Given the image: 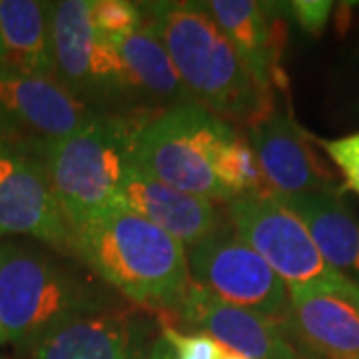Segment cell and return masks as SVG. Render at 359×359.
Instances as JSON below:
<instances>
[{"instance_id":"obj_23","label":"cell","mask_w":359,"mask_h":359,"mask_svg":"<svg viewBox=\"0 0 359 359\" xmlns=\"http://www.w3.org/2000/svg\"><path fill=\"white\" fill-rule=\"evenodd\" d=\"M334 4L327 0H295L290 2V11L294 13L297 25L309 34H321L330 22Z\"/></svg>"},{"instance_id":"obj_3","label":"cell","mask_w":359,"mask_h":359,"mask_svg":"<svg viewBox=\"0 0 359 359\" xmlns=\"http://www.w3.org/2000/svg\"><path fill=\"white\" fill-rule=\"evenodd\" d=\"M92 276L62 262L54 250L0 240V346L28 349L65 321L112 308L108 285Z\"/></svg>"},{"instance_id":"obj_14","label":"cell","mask_w":359,"mask_h":359,"mask_svg":"<svg viewBox=\"0 0 359 359\" xmlns=\"http://www.w3.org/2000/svg\"><path fill=\"white\" fill-rule=\"evenodd\" d=\"M118 205L166 231L186 250L228 224V218H224L214 202L176 190L142 174L134 166L120 188Z\"/></svg>"},{"instance_id":"obj_2","label":"cell","mask_w":359,"mask_h":359,"mask_svg":"<svg viewBox=\"0 0 359 359\" xmlns=\"http://www.w3.org/2000/svg\"><path fill=\"white\" fill-rule=\"evenodd\" d=\"M144 22L164 44L196 106L222 120L254 124L273 110L204 2H146Z\"/></svg>"},{"instance_id":"obj_13","label":"cell","mask_w":359,"mask_h":359,"mask_svg":"<svg viewBox=\"0 0 359 359\" xmlns=\"http://www.w3.org/2000/svg\"><path fill=\"white\" fill-rule=\"evenodd\" d=\"M182 325L204 334L230 353L248 359H299L280 323L252 309L224 304L190 283L188 294L174 311Z\"/></svg>"},{"instance_id":"obj_22","label":"cell","mask_w":359,"mask_h":359,"mask_svg":"<svg viewBox=\"0 0 359 359\" xmlns=\"http://www.w3.org/2000/svg\"><path fill=\"white\" fill-rule=\"evenodd\" d=\"M318 144L344 174L347 190L359 196V132L334 140H318Z\"/></svg>"},{"instance_id":"obj_4","label":"cell","mask_w":359,"mask_h":359,"mask_svg":"<svg viewBox=\"0 0 359 359\" xmlns=\"http://www.w3.org/2000/svg\"><path fill=\"white\" fill-rule=\"evenodd\" d=\"M140 124L130 116L100 114L40 156L70 231L118 205Z\"/></svg>"},{"instance_id":"obj_24","label":"cell","mask_w":359,"mask_h":359,"mask_svg":"<svg viewBox=\"0 0 359 359\" xmlns=\"http://www.w3.org/2000/svg\"><path fill=\"white\" fill-rule=\"evenodd\" d=\"M146 359H174L172 358V349L166 344V339L164 337H160L158 341L152 347V351H150V355Z\"/></svg>"},{"instance_id":"obj_6","label":"cell","mask_w":359,"mask_h":359,"mask_svg":"<svg viewBox=\"0 0 359 359\" xmlns=\"http://www.w3.org/2000/svg\"><path fill=\"white\" fill-rule=\"evenodd\" d=\"M92 0L50 2L52 78L76 100L102 114L134 110L126 70L90 16Z\"/></svg>"},{"instance_id":"obj_18","label":"cell","mask_w":359,"mask_h":359,"mask_svg":"<svg viewBox=\"0 0 359 359\" xmlns=\"http://www.w3.org/2000/svg\"><path fill=\"white\" fill-rule=\"evenodd\" d=\"M204 6L228 36L257 88L271 96L278 80V44L268 6L254 0H210Z\"/></svg>"},{"instance_id":"obj_11","label":"cell","mask_w":359,"mask_h":359,"mask_svg":"<svg viewBox=\"0 0 359 359\" xmlns=\"http://www.w3.org/2000/svg\"><path fill=\"white\" fill-rule=\"evenodd\" d=\"M280 327L320 359H359V285L341 280L290 294Z\"/></svg>"},{"instance_id":"obj_9","label":"cell","mask_w":359,"mask_h":359,"mask_svg":"<svg viewBox=\"0 0 359 359\" xmlns=\"http://www.w3.org/2000/svg\"><path fill=\"white\" fill-rule=\"evenodd\" d=\"M100 114L52 78L0 72V142L39 164L48 146Z\"/></svg>"},{"instance_id":"obj_19","label":"cell","mask_w":359,"mask_h":359,"mask_svg":"<svg viewBox=\"0 0 359 359\" xmlns=\"http://www.w3.org/2000/svg\"><path fill=\"white\" fill-rule=\"evenodd\" d=\"M0 72L52 78L50 2L0 0Z\"/></svg>"},{"instance_id":"obj_21","label":"cell","mask_w":359,"mask_h":359,"mask_svg":"<svg viewBox=\"0 0 359 359\" xmlns=\"http://www.w3.org/2000/svg\"><path fill=\"white\" fill-rule=\"evenodd\" d=\"M162 337L172 349L174 359H226L228 349L204 334L180 332L174 325H162Z\"/></svg>"},{"instance_id":"obj_12","label":"cell","mask_w":359,"mask_h":359,"mask_svg":"<svg viewBox=\"0 0 359 359\" xmlns=\"http://www.w3.org/2000/svg\"><path fill=\"white\" fill-rule=\"evenodd\" d=\"M248 142L256 154L269 194L295 198L306 194L339 192L334 174L311 150V138L290 112L271 110L248 126Z\"/></svg>"},{"instance_id":"obj_25","label":"cell","mask_w":359,"mask_h":359,"mask_svg":"<svg viewBox=\"0 0 359 359\" xmlns=\"http://www.w3.org/2000/svg\"><path fill=\"white\" fill-rule=\"evenodd\" d=\"M226 359H248V358H242V355H236V353H230V351H228Z\"/></svg>"},{"instance_id":"obj_16","label":"cell","mask_w":359,"mask_h":359,"mask_svg":"<svg viewBox=\"0 0 359 359\" xmlns=\"http://www.w3.org/2000/svg\"><path fill=\"white\" fill-rule=\"evenodd\" d=\"M114 46L126 70L134 110L144 106L166 112L176 106L194 104L164 44L146 22L126 39L114 42Z\"/></svg>"},{"instance_id":"obj_7","label":"cell","mask_w":359,"mask_h":359,"mask_svg":"<svg viewBox=\"0 0 359 359\" xmlns=\"http://www.w3.org/2000/svg\"><path fill=\"white\" fill-rule=\"evenodd\" d=\"M226 218L238 238L276 271L290 294L344 280L321 257L306 224L273 194L228 200Z\"/></svg>"},{"instance_id":"obj_5","label":"cell","mask_w":359,"mask_h":359,"mask_svg":"<svg viewBox=\"0 0 359 359\" xmlns=\"http://www.w3.org/2000/svg\"><path fill=\"white\" fill-rule=\"evenodd\" d=\"M233 130L230 122L196 104L158 112L136 130L132 166L176 190L226 204L214 158Z\"/></svg>"},{"instance_id":"obj_10","label":"cell","mask_w":359,"mask_h":359,"mask_svg":"<svg viewBox=\"0 0 359 359\" xmlns=\"http://www.w3.org/2000/svg\"><path fill=\"white\" fill-rule=\"evenodd\" d=\"M13 236L70 256V228L42 166L0 142V240Z\"/></svg>"},{"instance_id":"obj_8","label":"cell","mask_w":359,"mask_h":359,"mask_svg":"<svg viewBox=\"0 0 359 359\" xmlns=\"http://www.w3.org/2000/svg\"><path fill=\"white\" fill-rule=\"evenodd\" d=\"M190 280L224 304L252 309L280 323L290 292L276 271L238 238L230 224L186 250Z\"/></svg>"},{"instance_id":"obj_17","label":"cell","mask_w":359,"mask_h":359,"mask_svg":"<svg viewBox=\"0 0 359 359\" xmlns=\"http://www.w3.org/2000/svg\"><path fill=\"white\" fill-rule=\"evenodd\" d=\"M278 198V196H276ZM308 228L321 257L347 282L359 285V218L339 192L278 198Z\"/></svg>"},{"instance_id":"obj_15","label":"cell","mask_w":359,"mask_h":359,"mask_svg":"<svg viewBox=\"0 0 359 359\" xmlns=\"http://www.w3.org/2000/svg\"><path fill=\"white\" fill-rule=\"evenodd\" d=\"M142 341V321L112 306L60 323L28 351L30 359H136Z\"/></svg>"},{"instance_id":"obj_20","label":"cell","mask_w":359,"mask_h":359,"mask_svg":"<svg viewBox=\"0 0 359 359\" xmlns=\"http://www.w3.org/2000/svg\"><path fill=\"white\" fill-rule=\"evenodd\" d=\"M90 16L96 30L112 44L144 26L142 6L128 0H92Z\"/></svg>"},{"instance_id":"obj_1","label":"cell","mask_w":359,"mask_h":359,"mask_svg":"<svg viewBox=\"0 0 359 359\" xmlns=\"http://www.w3.org/2000/svg\"><path fill=\"white\" fill-rule=\"evenodd\" d=\"M70 256L134 306L168 316L192 283L186 248L122 205L70 231Z\"/></svg>"}]
</instances>
